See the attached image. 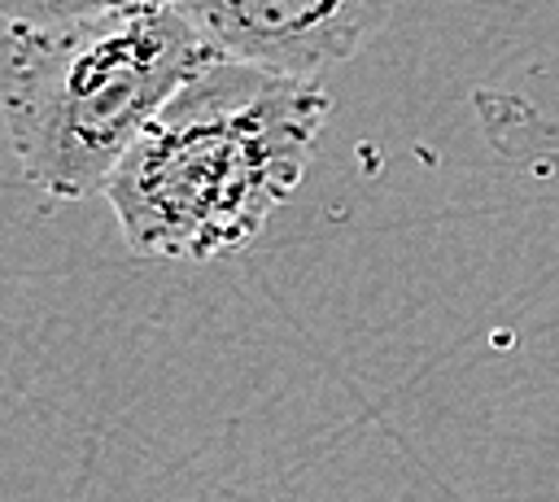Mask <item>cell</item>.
I'll return each instance as SVG.
<instances>
[{"instance_id":"6da1fadb","label":"cell","mask_w":559,"mask_h":502,"mask_svg":"<svg viewBox=\"0 0 559 502\" xmlns=\"http://www.w3.org/2000/svg\"><path fill=\"white\" fill-rule=\"evenodd\" d=\"M328 118L319 79L214 57L157 109L100 196L140 258L245 253L306 179Z\"/></svg>"},{"instance_id":"7a4b0ae2","label":"cell","mask_w":559,"mask_h":502,"mask_svg":"<svg viewBox=\"0 0 559 502\" xmlns=\"http://www.w3.org/2000/svg\"><path fill=\"white\" fill-rule=\"evenodd\" d=\"M218 52L170 0L9 22L0 118L22 179L57 201L105 192L157 109Z\"/></svg>"},{"instance_id":"277c9868","label":"cell","mask_w":559,"mask_h":502,"mask_svg":"<svg viewBox=\"0 0 559 502\" xmlns=\"http://www.w3.org/2000/svg\"><path fill=\"white\" fill-rule=\"evenodd\" d=\"M114 4H127V0H0V17L4 22H61V17H79V13H96Z\"/></svg>"},{"instance_id":"3957f363","label":"cell","mask_w":559,"mask_h":502,"mask_svg":"<svg viewBox=\"0 0 559 502\" xmlns=\"http://www.w3.org/2000/svg\"><path fill=\"white\" fill-rule=\"evenodd\" d=\"M231 61L319 79L367 48L393 0H170Z\"/></svg>"}]
</instances>
